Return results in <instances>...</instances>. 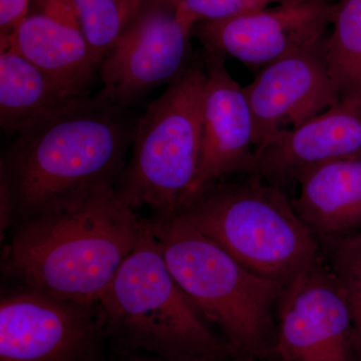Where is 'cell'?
<instances>
[{
    "label": "cell",
    "instance_id": "277c9868",
    "mask_svg": "<svg viewBox=\"0 0 361 361\" xmlns=\"http://www.w3.org/2000/svg\"><path fill=\"white\" fill-rule=\"evenodd\" d=\"M104 338L118 355L224 361L233 355L195 310L169 269L149 219L99 300Z\"/></svg>",
    "mask_w": 361,
    "mask_h": 361
},
{
    "label": "cell",
    "instance_id": "603a6c76",
    "mask_svg": "<svg viewBox=\"0 0 361 361\" xmlns=\"http://www.w3.org/2000/svg\"><path fill=\"white\" fill-rule=\"evenodd\" d=\"M116 361H191L182 360H171V358L163 357L151 353H128V355H118Z\"/></svg>",
    "mask_w": 361,
    "mask_h": 361
},
{
    "label": "cell",
    "instance_id": "7a4b0ae2",
    "mask_svg": "<svg viewBox=\"0 0 361 361\" xmlns=\"http://www.w3.org/2000/svg\"><path fill=\"white\" fill-rule=\"evenodd\" d=\"M142 226L115 187L106 188L73 208L23 221L4 248L2 273L16 287L99 303Z\"/></svg>",
    "mask_w": 361,
    "mask_h": 361
},
{
    "label": "cell",
    "instance_id": "30bf717a",
    "mask_svg": "<svg viewBox=\"0 0 361 361\" xmlns=\"http://www.w3.org/2000/svg\"><path fill=\"white\" fill-rule=\"evenodd\" d=\"M331 0H286L231 20L195 25L206 52L261 68L326 40L334 20Z\"/></svg>",
    "mask_w": 361,
    "mask_h": 361
},
{
    "label": "cell",
    "instance_id": "5b68a950",
    "mask_svg": "<svg viewBox=\"0 0 361 361\" xmlns=\"http://www.w3.org/2000/svg\"><path fill=\"white\" fill-rule=\"evenodd\" d=\"M178 213L246 269L283 286L322 257L286 193L259 176L216 183Z\"/></svg>",
    "mask_w": 361,
    "mask_h": 361
},
{
    "label": "cell",
    "instance_id": "2e32d148",
    "mask_svg": "<svg viewBox=\"0 0 361 361\" xmlns=\"http://www.w3.org/2000/svg\"><path fill=\"white\" fill-rule=\"evenodd\" d=\"M78 97L13 47L0 51V125L6 135L13 137Z\"/></svg>",
    "mask_w": 361,
    "mask_h": 361
},
{
    "label": "cell",
    "instance_id": "3957f363",
    "mask_svg": "<svg viewBox=\"0 0 361 361\" xmlns=\"http://www.w3.org/2000/svg\"><path fill=\"white\" fill-rule=\"evenodd\" d=\"M180 288L207 323L224 336L233 355H269L283 285L254 274L180 213L149 219Z\"/></svg>",
    "mask_w": 361,
    "mask_h": 361
},
{
    "label": "cell",
    "instance_id": "9a60e30c",
    "mask_svg": "<svg viewBox=\"0 0 361 361\" xmlns=\"http://www.w3.org/2000/svg\"><path fill=\"white\" fill-rule=\"evenodd\" d=\"M295 185L292 205L319 241L361 231V155L313 166Z\"/></svg>",
    "mask_w": 361,
    "mask_h": 361
},
{
    "label": "cell",
    "instance_id": "7c38bea8",
    "mask_svg": "<svg viewBox=\"0 0 361 361\" xmlns=\"http://www.w3.org/2000/svg\"><path fill=\"white\" fill-rule=\"evenodd\" d=\"M206 56L200 166L185 204L226 176L255 172V133L244 87L230 75L225 58Z\"/></svg>",
    "mask_w": 361,
    "mask_h": 361
},
{
    "label": "cell",
    "instance_id": "52a82bcc",
    "mask_svg": "<svg viewBox=\"0 0 361 361\" xmlns=\"http://www.w3.org/2000/svg\"><path fill=\"white\" fill-rule=\"evenodd\" d=\"M195 25L180 0H144L99 66L101 94L130 108L189 68Z\"/></svg>",
    "mask_w": 361,
    "mask_h": 361
},
{
    "label": "cell",
    "instance_id": "ba28073f",
    "mask_svg": "<svg viewBox=\"0 0 361 361\" xmlns=\"http://www.w3.org/2000/svg\"><path fill=\"white\" fill-rule=\"evenodd\" d=\"M99 303L14 287L0 298V361H99Z\"/></svg>",
    "mask_w": 361,
    "mask_h": 361
},
{
    "label": "cell",
    "instance_id": "d6986e66",
    "mask_svg": "<svg viewBox=\"0 0 361 361\" xmlns=\"http://www.w3.org/2000/svg\"><path fill=\"white\" fill-rule=\"evenodd\" d=\"M322 254L345 291L361 361V231L323 240Z\"/></svg>",
    "mask_w": 361,
    "mask_h": 361
},
{
    "label": "cell",
    "instance_id": "ac0fdd59",
    "mask_svg": "<svg viewBox=\"0 0 361 361\" xmlns=\"http://www.w3.org/2000/svg\"><path fill=\"white\" fill-rule=\"evenodd\" d=\"M144 0H71L97 66L108 56Z\"/></svg>",
    "mask_w": 361,
    "mask_h": 361
},
{
    "label": "cell",
    "instance_id": "e0dca14e",
    "mask_svg": "<svg viewBox=\"0 0 361 361\" xmlns=\"http://www.w3.org/2000/svg\"><path fill=\"white\" fill-rule=\"evenodd\" d=\"M339 99L361 97V0H338L324 47Z\"/></svg>",
    "mask_w": 361,
    "mask_h": 361
},
{
    "label": "cell",
    "instance_id": "5bb4252c",
    "mask_svg": "<svg viewBox=\"0 0 361 361\" xmlns=\"http://www.w3.org/2000/svg\"><path fill=\"white\" fill-rule=\"evenodd\" d=\"M8 47L78 96H85L99 70L71 0H33Z\"/></svg>",
    "mask_w": 361,
    "mask_h": 361
},
{
    "label": "cell",
    "instance_id": "cb8c5ba5",
    "mask_svg": "<svg viewBox=\"0 0 361 361\" xmlns=\"http://www.w3.org/2000/svg\"><path fill=\"white\" fill-rule=\"evenodd\" d=\"M271 1H272L273 4H279V2L286 1V0H271Z\"/></svg>",
    "mask_w": 361,
    "mask_h": 361
},
{
    "label": "cell",
    "instance_id": "8992f818",
    "mask_svg": "<svg viewBox=\"0 0 361 361\" xmlns=\"http://www.w3.org/2000/svg\"><path fill=\"white\" fill-rule=\"evenodd\" d=\"M206 71L189 66L139 118L133 154L116 183L121 201L155 215L178 212L198 175Z\"/></svg>",
    "mask_w": 361,
    "mask_h": 361
},
{
    "label": "cell",
    "instance_id": "9c48e42d",
    "mask_svg": "<svg viewBox=\"0 0 361 361\" xmlns=\"http://www.w3.org/2000/svg\"><path fill=\"white\" fill-rule=\"evenodd\" d=\"M269 355L277 361H360L345 291L323 254L284 285Z\"/></svg>",
    "mask_w": 361,
    "mask_h": 361
},
{
    "label": "cell",
    "instance_id": "6da1fadb",
    "mask_svg": "<svg viewBox=\"0 0 361 361\" xmlns=\"http://www.w3.org/2000/svg\"><path fill=\"white\" fill-rule=\"evenodd\" d=\"M139 118L103 94H85L14 135L1 167L18 212L25 220L59 212L115 187Z\"/></svg>",
    "mask_w": 361,
    "mask_h": 361
},
{
    "label": "cell",
    "instance_id": "44dd1931",
    "mask_svg": "<svg viewBox=\"0 0 361 361\" xmlns=\"http://www.w3.org/2000/svg\"><path fill=\"white\" fill-rule=\"evenodd\" d=\"M33 0H0V47L8 44L11 35L30 13Z\"/></svg>",
    "mask_w": 361,
    "mask_h": 361
},
{
    "label": "cell",
    "instance_id": "8fae6325",
    "mask_svg": "<svg viewBox=\"0 0 361 361\" xmlns=\"http://www.w3.org/2000/svg\"><path fill=\"white\" fill-rule=\"evenodd\" d=\"M325 42L273 61L244 87L253 118L256 151L341 99L325 63Z\"/></svg>",
    "mask_w": 361,
    "mask_h": 361
},
{
    "label": "cell",
    "instance_id": "ffe728a7",
    "mask_svg": "<svg viewBox=\"0 0 361 361\" xmlns=\"http://www.w3.org/2000/svg\"><path fill=\"white\" fill-rule=\"evenodd\" d=\"M180 2L183 11L195 25L231 20L274 4L271 0H180Z\"/></svg>",
    "mask_w": 361,
    "mask_h": 361
},
{
    "label": "cell",
    "instance_id": "7402d4cb",
    "mask_svg": "<svg viewBox=\"0 0 361 361\" xmlns=\"http://www.w3.org/2000/svg\"><path fill=\"white\" fill-rule=\"evenodd\" d=\"M0 171V233L2 239L4 233L13 223L14 214L18 212V207L8 175L4 168L1 167Z\"/></svg>",
    "mask_w": 361,
    "mask_h": 361
},
{
    "label": "cell",
    "instance_id": "4fadbf2b",
    "mask_svg": "<svg viewBox=\"0 0 361 361\" xmlns=\"http://www.w3.org/2000/svg\"><path fill=\"white\" fill-rule=\"evenodd\" d=\"M357 155H361V97H346L259 148L254 174L285 192L307 169Z\"/></svg>",
    "mask_w": 361,
    "mask_h": 361
}]
</instances>
